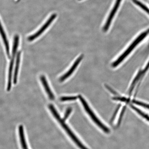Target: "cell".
I'll list each match as a JSON object with an SVG mask.
<instances>
[{"mask_svg":"<svg viewBox=\"0 0 149 149\" xmlns=\"http://www.w3.org/2000/svg\"><path fill=\"white\" fill-rule=\"evenodd\" d=\"M48 107L51 111L52 114L54 115V117L58 121L61 125L62 126L63 128H64L67 133H68L69 136H70L74 142L81 149H89L85 147L82 143L78 139V138L75 135L72 131V130L70 129L68 126L65 124V121L63 119L61 118L58 113L56 110V109L51 104H49L48 105Z\"/></svg>","mask_w":149,"mask_h":149,"instance_id":"obj_1","label":"cell"},{"mask_svg":"<svg viewBox=\"0 0 149 149\" xmlns=\"http://www.w3.org/2000/svg\"><path fill=\"white\" fill-rule=\"evenodd\" d=\"M149 33V29H147V30L144 31L141 33L139 36L130 45L124 53L122 55L120 56L117 60L113 62L112 64V66L113 68H116L120 64L121 62H122L126 58V57L129 55V54L131 53V52L133 51V49L136 47L138 45L140 42L142 41L146 37L147 35Z\"/></svg>","mask_w":149,"mask_h":149,"instance_id":"obj_2","label":"cell"},{"mask_svg":"<svg viewBox=\"0 0 149 149\" xmlns=\"http://www.w3.org/2000/svg\"><path fill=\"white\" fill-rule=\"evenodd\" d=\"M78 97H79L81 104H82L85 111H86V112L90 116L91 118H92V120L94 121L95 123L106 133H109L110 132L109 128H107V126L104 125V124L102 123L101 121L96 116L95 114L93 112L92 109H91L90 107H89L88 104L87 103L86 101H85L84 99L81 95H79Z\"/></svg>","mask_w":149,"mask_h":149,"instance_id":"obj_3","label":"cell"},{"mask_svg":"<svg viewBox=\"0 0 149 149\" xmlns=\"http://www.w3.org/2000/svg\"><path fill=\"white\" fill-rule=\"evenodd\" d=\"M19 40V37L18 35H16L14 37L13 45L12 50V57L9 69L8 84H7V91H9L10 90L12 87V80L13 67L14 63L15 56L18 48Z\"/></svg>","mask_w":149,"mask_h":149,"instance_id":"obj_4","label":"cell"},{"mask_svg":"<svg viewBox=\"0 0 149 149\" xmlns=\"http://www.w3.org/2000/svg\"><path fill=\"white\" fill-rule=\"evenodd\" d=\"M56 16L57 15L56 14H54L52 15L48 19L47 21L46 22V23L44 24L43 26L40 28L38 31H37L35 34L31 35V36L28 37V40L30 42L34 40L35 39H36L37 37L40 36L41 34H42V33L47 29L48 27L50 25V24L52 23V22L56 18Z\"/></svg>","mask_w":149,"mask_h":149,"instance_id":"obj_5","label":"cell"},{"mask_svg":"<svg viewBox=\"0 0 149 149\" xmlns=\"http://www.w3.org/2000/svg\"><path fill=\"white\" fill-rule=\"evenodd\" d=\"M121 1L122 0H116L114 7H113L112 10H111V13L110 14L109 17H108L107 22H106L105 25L104 27L103 30L105 32L107 31L108 29H109L112 20L115 13H116L117 10H118L119 6H120Z\"/></svg>","mask_w":149,"mask_h":149,"instance_id":"obj_6","label":"cell"},{"mask_svg":"<svg viewBox=\"0 0 149 149\" xmlns=\"http://www.w3.org/2000/svg\"><path fill=\"white\" fill-rule=\"evenodd\" d=\"M83 57L84 55H81L75 61V62L74 63L73 65H72L71 68L70 69V70L66 73H65L64 75L61 76L60 78V79H59V81H60L62 82L64 81L65 79H68V77H69L73 73L74 70H76V69L79 64V63L82 60Z\"/></svg>","mask_w":149,"mask_h":149,"instance_id":"obj_7","label":"cell"},{"mask_svg":"<svg viewBox=\"0 0 149 149\" xmlns=\"http://www.w3.org/2000/svg\"><path fill=\"white\" fill-rule=\"evenodd\" d=\"M40 79L45 89L46 93H47L48 97L51 100H54L55 96L49 88V85L48 84L47 81L45 76L44 75L41 76Z\"/></svg>","mask_w":149,"mask_h":149,"instance_id":"obj_8","label":"cell"},{"mask_svg":"<svg viewBox=\"0 0 149 149\" xmlns=\"http://www.w3.org/2000/svg\"><path fill=\"white\" fill-rule=\"evenodd\" d=\"M20 56H21V52L20 51L18 52L16 57V66L15 68L13 79V83L14 84H16L17 83L18 74L20 65Z\"/></svg>","mask_w":149,"mask_h":149,"instance_id":"obj_9","label":"cell"},{"mask_svg":"<svg viewBox=\"0 0 149 149\" xmlns=\"http://www.w3.org/2000/svg\"><path fill=\"white\" fill-rule=\"evenodd\" d=\"M1 31L2 37H3V41H4L6 49L7 55L8 56V58L10 59V49H9V43L8 40H7V37L6 36V35L4 30H3L2 26L1 24Z\"/></svg>","mask_w":149,"mask_h":149,"instance_id":"obj_10","label":"cell"},{"mask_svg":"<svg viewBox=\"0 0 149 149\" xmlns=\"http://www.w3.org/2000/svg\"><path fill=\"white\" fill-rule=\"evenodd\" d=\"M19 133L20 138V142L23 149H27V147L26 143L25 137L24 135V128L22 125H20L19 127Z\"/></svg>","mask_w":149,"mask_h":149,"instance_id":"obj_11","label":"cell"},{"mask_svg":"<svg viewBox=\"0 0 149 149\" xmlns=\"http://www.w3.org/2000/svg\"><path fill=\"white\" fill-rule=\"evenodd\" d=\"M130 106H131L132 109L134 110L140 115H141V116H142L143 118H144L149 122V116L148 115L146 114V113L143 112L141 111L140 110L138 109L136 107H134V106L132 105Z\"/></svg>","mask_w":149,"mask_h":149,"instance_id":"obj_12","label":"cell"},{"mask_svg":"<svg viewBox=\"0 0 149 149\" xmlns=\"http://www.w3.org/2000/svg\"><path fill=\"white\" fill-rule=\"evenodd\" d=\"M134 3L149 15V9L143 3L137 0H133Z\"/></svg>","mask_w":149,"mask_h":149,"instance_id":"obj_13","label":"cell"},{"mask_svg":"<svg viewBox=\"0 0 149 149\" xmlns=\"http://www.w3.org/2000/svg\"><path fill=\"white\" fill-rule=\"evenodd\" d=\"M77 96L63 97L60 98L61 101L62 102L72 101L77 99Z\"/></svg>","mask_w":149,"mask_h":149,"instance_id":"obj_14","label":"cell"},{"mask_svg":"<svg viewBox=\"0 0 149 149\" xmlns=\"http://www.w3.org/2000/svg\"><path fill=\"white\" fill-rule=\"evenodd\" d=\"M133 103L136 104L141 107H145L146 109H149V104L143 103V102L137 101V100H133Z\"/></svg>","mask_w":149,"mask_h":149,"instance_id":"obj_15","label":"cell"},{"mask_svg":"<svg viewBox=\"0 0 149 149\" xmlns=\"http://www.w3.org/2000/svg\"><path fill=\"white\" fill-rule=\"evenodd\" d=\"M149 68V61H148L147 64L146 65V67H145L144 70L142 71H140V73L141 77H143V76L144 75V74L146 73L148 70Z\"/></svg>","mask_w":149,"mask_h":149,"instance_id":"obj_16","label":"cell"},{"mask_svg":"<svg viewBox=\"0 0 149 149\" xmlns=\"http://www.w3.org/2000/svg\"><path fill=\"white\" fill-rule=\"evenodd\" d=\"M72 111V108H71L70 107L68 108L67 109L66 112L65 113L63 119V120L65 121V120H66L67 118H68V116H69L71 112Z\"/></svg>","mask_w":149,"mask_h":149,"instance_id":"obj_17","label":"cell"},{"mask_svg":"<svg viewBox=\"0 0 149 149\" xmlns=\"http://www.w3.org/2000/svg\"><path fill=\"white\" fill-rule=\"evenodd\" d=\"M79 1H81V0H79Z\"/></svg>","mask_w":149,"mask_h":149,"instance_id":"obj_18","label":"cell"}]
</instances>
